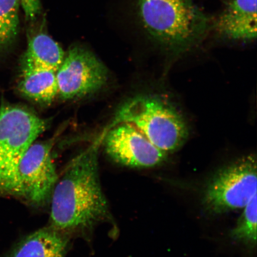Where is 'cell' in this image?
<instances>
[{"instance_id": "obj_1", "label": "cell", "mask_w": 257, "mask_h": 257, "mask_svg": "<svg viewBox=\"0 0 257 257\" xmlns=\"http://www.w3.org/2000/svg\"><path fill=\"white\" fill-rule=\"evenodd\" d=\"M104 136L76 157L58 178L50 201V226L60 232H83L110 219L98 170Z\"/></svg>"}, {"instance_id": "obj_2", "label": "cell", "mask_w": 257, "mask_h": 257, "mask_svg": "<svg viewBox=\"0 0 257 257\" xmlns=\"http://www.w3.org/2000/svg\"><path fill=\"white\" fill-rule=\"evenodd\" d=\"M137 24L150 41L173 53L200 44L211 21L193 0H135Z\"/></svg>"}, {"instance_id": "obj_3", "label": "cell", "mask_w": 257, "mask_h": 257, "mask_svg": "<svg viewBox=\"0 0 257 257\" xmlns=\"http://www.w3.org/2000/svg\"><path fill=\"white\" fill-rule=\"evenodd\" d=\"M121 123L133 125L168 154L181 149L189 135L182 115L172 105L152 95H138L125 102L118 110L113 125Z\"/></svg>"}, {"instance_id": "obj_4", "label": "cell", "mask_w": 257, "mask_h": 257, "mask_svg": "<svg viewBox=\"0 0 257 257\" xmlns=\"http://www.w3.org/2000/svg\"><path fill=\"white\" fill-rule=\"evenodd\" d=\"M47 120L21 106L0 107V194L13 195L19 164L44 133Z\"/></svg>"}, {"instance_id": "obj_5", "label": "cell", "mask_w": 257, "mask_h": 257, "mask_svg": "<svg viewBox=\"0 0 257 257\" xmlns=\"http://www.w3.org/2000/svg\"><path fill=\"white\" fill-rule=\"evenodd\" d=\"M256 160L243 157L220 170L205 189L203 204L213 214L243 208L256 194Z\"/></svg>"}, {"instance_id": "obj_6", "label": "cell", "mask_w": 257, "mask_h": 257, "mask_svg": "<svg viewBox=\"0 0 257 257\" xmlns=\"http://www.w3.org/2000/svg\"><path fill=\"white\" fill-rule=\"evenodd\" d=\"M53 141L34 143L19 164L13 195L34 207L50 203L58 176L53 159Z\"/></svg>"}, {"instance_id": "obj_7", "label": "cell", "mask_w": 257, "mask_h": 257, "mask_svg": "<svg viewBox=\"0 0 257 257\" xmlns=\"http://www.w3.org/2000/svg\"><path fill=\"white\" fill-rule=\"evenodd\" d=\"M58 90L65 99L82 97L101 89L107 83V67L85 48L75 46L65 53L56 72Z\"/></svg>"}, {"instance_id": "obj_8", "label": "cell", "mask_w": 257, "mask_h": 257, "mask_svg": "<svg viewBox=\"0 0 257 257\" xmlns=\"http://www.w3.org/2000/svg\"><path fill=\"white\" fill-rule=\"evenodd\" d=\"M103 141L108 156L115 162L130 168H154L165 162L169 155L126 123L113 125L105 133Z\"/></svg>"}, {"instance_id": "obj_9", "label": "cell", "mask_w": 257, "mask_h": 257, "mask_svg": "<svg viewBox=\"0 0 257 257\" xmlns=\"http://www.w3.org/2000/svg\"><path fill=\"white\" fill-rule=\"evenodd\" d=\"M211 29L226 39L248 42L256 38V0H230Z\"/></svg>"}, {"instance_id": "obj_10", "label": "cell", "mask_w": 257, "mask_h": 257, "mask_svg": "<svg viewBox=\"0 0 257 257\" xmlns=\"http://www.w3.org/2000/svg\"><path fill=\"white\" fill-rule=\"evenodd\" d=\"M67 234L48 226L22 239L8 257H66Z\"/></svg>"}, {"instance_id": "obj_11", "label": "cell", "mask_w": 257, "mask_h": 257, "mask_svg": "<svg viewBox=\"0 0 257 257\" xmlns=\"http://www.w3.org/2000/svg\"><path fill=\"white\" fill-rule=\"evenodd\" d=\"M19 91L40 103L49 104L59 95L56 71L36 67H22Z\"/></svg>"}, {"instance_id": "obj_12", "label": "cell", "mask_w": 257, "mask_h": 257, "mask_svg": "<svg viewBox=\"0 0 257 257\" xmlns=\"http://www.w3.org/2000/svg\"><path fill=\"white\" fill-rule=\"evenodd\" d=\"M65 53L60 45L43 32L32 34L22 61V67H36L56 71Z\"/></svg>"}, {"instance_id": "obj_13", "label": "cell", "mask_w": 257, "mask_h": 257, "mask_svg": "<svg viewBox=\"0 0 257 257\" xmlns=\"http://www.w3.org/2000/svg\"><path fill=\"white\" fill-rule=\"evenodd\" d=\"M20 0H0V51L9 46L18 34Z\"/></svg>"}, {"instance_id": "obj_14", "label": "cell", "mask_w": 257, "mask_h": 257, "mask_svg": "<svg viewBox=\"0 0 257 257\" xmlns=\"http://www.w3.org/2000/svg\"><path fill=\"white\" fill-rule=\"evenodd\" d=\"M256 202L255 194L243 208L242 216L231 232L234 240L250 246L255 245L256 243Z\"/></svg>"}, {"instance_id": "obj_15", "label": "cell", "mask_w": 257, "mask_h": 257, "mask_svg": "<svg viewBox=\"0 0 257 257\" xmlns=\"http://www.w3.org/2000/svg\"><path fill=\"white\" fill-rule=\"evenodd\" d=\"M27 21H32L40 15L41 9L40 0H20Z\"/></svg>"}]
</instances>
